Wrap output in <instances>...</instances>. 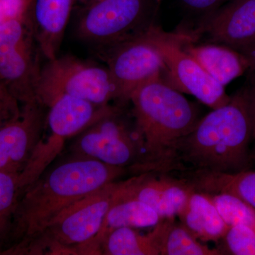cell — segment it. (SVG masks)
I'll use <instances>...</instances> for the list:
<instances>
[{
  "label": "cell",
  "mask_w": 255,
  "mask_h": 255,
  "mask_svg": "<svg viewBox=\"0 0 255 255\" xmlns=\"http://www.w3.org/2000/svg\"><path fill=\"white\" fill-rule=\"evenodd\" d=\"M127 168L75 157L42 174L20 193L1 254L16 255L73 203L126 173Z\"/></svg>",
  "instance_id": "1"
},
{
  "label": "cell",
  "mask_w": 255,
  "mask_h": 255,
  "mask_svg": "<svg viewBox=\"0 0 255 255\" xmlns=\"http://www.w3.org/2000/svg\"><path fill=\"white\" fill-rule=\"evenodd\" d=\"M253 127L246 87L199 119L178 142L173 171L236 173L251 169Z\"/></svg>",
  "instance_id": "2"
},
{
  "label": "cell",
  "mask_w": 255,
  "mask_h": 255,
  "mask_svg": "<svg viewBox=\"0 0 255 255\" xmlns=\"http://www.w3.org/2000/svg\"><path fill=\"white\" fill-rule=\"evenodd\" d=\"M128 102L141 151L140 159L130 169L135 175L170 173L178 142L200 119L197 108L182 92L160 78L137 87Z\"/></svg>",
  "instance_id": "3"
},
{
  "label": "cell",
  "mask_w": 255,
  "mask_h": 255,
  "mask_svg": "<svg viewBox=\"0 0 255 255\" xmlns=\"http://www.w3.org/2000/svg\"><path fill=\"white\" fill-rule=\"evenodd\" d=\"M119 184L110 183L73 203L18 255H90V245L100 233Z\"/></svg>",
  "instance_id": "4"
},
{
  "label": "cell",
  "mask_w": 255,
  "mask_h": 255,
  "mask_svg": "<svg viewBox=\"0 0 255 255\" xmlns=\"http://www.w3.org/2000/svg\"><path fill=\"white\" fill-rule=\"evenodd\" d=\"M158 3L157 0H95L82 11L77 35L98 54L155 26Z\"/></svg>",
  "instance_id": "5"
},
{
  "label": "cell",
  "mask_w": 255,
  "mask_h": 255,
  "mask_svg": "<svg viewBox=\"0 0 255 255\" xmlns=\"http://www.w3.org/2000/svg\"><path fill=\"white\" fill-rule=\"evenodd\" d=\"M37 102L47 105L55 97L69 95L99 106L119 102L108 68L71 55L47 60L40 68L35 89Z\"/></svg>",
  "instance_id": "6"
},
{
  "label": "cell",
  "mask_w": 255,
  "mask_h": 255,
  "mask_svg": "<svg viewBox=\"0 0 255 255\" xmlns=\"http://www.w3.org/2000/svg\"><path fill=\"white\" fill-rule=\"evenodd\" d=\"M37 49L28 16L0 23V80L20 105L37 102Z\"/></svg>",
  "instance_id": "7"
},
{
  "label": "cell",
  "mask_w": 255,
  "mask_h": 255,
  "mask_svg": "<svg viewBox=\"0 0 255 255\" xmlns=\"http://www.w3.org/2000/svg\"><path fill=\"white\" fill-rule=\"evenodd\" d=\"M148 33L164 60L172 87L182 93L194 96L212 110L230 100L231 96L226 94L225 87L183 48V32L167 33L155 25Z\"/></svg>",
  "instance_id": "8"
},
{
  "label": "cell",
  "mask_w": 255,
  "mask_h": 255,
  "mask_svg": "<svg viewBox=\"0 0 255 255\" xmlns=\"http://www.w3.org/2000/svg\"><path fill=\"white\" fill-rule=\"evenodd\" d=\"M71 151L75 157L125 168L133 167L141 155L134 122L129 124L119 106L78 134Z\"/></svg>",
  "instance_id": "9"
},
{
  "label": "cell",
  "mask_w": 255,
  "mask_h": 255,
  "mask_svg": "<svg viewBox=\"0 0 255 255\" xmlns=\"http://www.w3.org/2000/svg\"><path fill=\"white\" fill-rule=\"evenodd\" d=\"M148 31L97 54L107 64L120 103L128 102L132 92L150 80L160 78L169 83L165 64Z\"/></svg>",
  "instance_id": "10"
},
{
  "label": "cell",
  "mask_w": 255,
  "mask_h": 255,
  "mask_svg": "<svg viewBox=\"0 0 255 255\" xmlns=\"http://www.w3.org/2000/svg\"><path fill=\"white\" fill-rule=\"evenodd\" d=\"M47 114L39 102L21 104L19 114L0 125L1 172H22L46 130Z\"/></svg>",
  "instance_id": "11"
},
{
  "label": "cell",
  "mask_w": 255,
  "mask_h": 255,
  "mask_svg": "<svg viewBox=\"0 0 255 255\" xmlns=\"http://www.w3.org/2000/svg\"><path fill=\"white\" fill-rule=\"evenodd\" d=\"M187 33L193 41L219 43L246 53L255 47V0H230Z\"/></svg>",
  "instance_id": "12"
},
{
  "label": "cell",
  "mask_w": 255,
  "mask_h": 255,
  "mask_svg": "<svg viewBox=\"0 0 255 255\" xmlns=\"http://www.w3.org/2000/svg\"><path fill=\"white\" fill-rule=\"evenodd\" d=\"M193 191L182 178L167 173L147 172L119 182L115 198L142 201L155 210L162 219H166L177 216Z\"/></svg>",
  "instance_id": "13"
},
{
  "label": "cell",
  "mask_w": 255,
  "mask_h": 255,
  "mask_svg": "<svg viewBox=\"0 0 255 255\" xmlns=\"http://www.w3.org/2000/svg\"><path fill=\"white\" fill-rule=\"evenodd\" d=\"M74 0H33L28 18L40 52L47 60L58 57Z\"/></svg>",
  "instance_id": "14"
},
{
  "label": "cell",
  "mask_w": 255,
  "mask_h": 255,
  "mask_svg": "<svg viewBox=\"0 0 255 255\" xmlns=\"http://www.w3.org/2000/svg\"><path fill=\"white\" fill-rule=\"evenodd\" d=\"M183 33L184 50L223 87L248 71V60L241 52L219 43L192 41L185 32Z\"/></svg>",
  "instance_id": "15"
},
{
  "label": "cell",
  "mask_w": 255,
  "mask_h": 255,
  "mask_svg": "<svg viewBox=\"0 0 255 255\" xmlns=\"http://www.w3.org/2000/svg\"><path fill=\"white\" fill-rule=\"evenodd\" d=\"M193 190L207 194L228 193L238 196L255 209V170L236 173L187 170L182 173Z\"/></svg>",
  "instance_id": "16"
},
{
  "label": "cell",
  "mask_w": 255,
  "mask_h": 255,
  "mask_svg": "<svg viewBox=\"0 0 255 255\" xmlns=\"http://www.w3.org/2000/svg\"><path fill=\"white\" fill-rule=\"evenodd\" d=\"M179 221L199 241L219 242L228 226L209 194L194 191L177 215Z\"/></svg>",
  "instance_id": "17"
},
{
  "label": "cell",
  "mask_w": 255,
  "mask_h": 255,
  "mask_svg": "<svg viewBox=\"0 0 255 255\" xmlns=\"http://www.w3.org/2000/svg\"><path fill=\"white\" fill-rule=\"evenodd\" d=\"M162 219L155 210L142 201L114 198L113 204L106 216L100 233L90 244L92 254L100 255L99 243L106 233L112 230L123 227H154Z\"/></svg>",
  "instance_id": "18"
},
{
  "label": "cell",
  "mask_w": 255,
  "mask_h": 255,
  "mask_svg": "<svg viewBox=\"0 0 255 255\" xmlns=\"http://www.w3.org/2000/svg\"><path fill=\"white\" fill-rule=\"evenodd\" d=\"M175 217L162 219L150 233L159 255H222L194 237Z\"/></svg>",
  "instance_id": "19"
},
{
  "label": "cell",
  "mask_w": 255,
  "mask_h": 255,
  "mask_svg": "<svg viewBox=\"0 0 255 255\" xmlns=\"http://www.w3.org/2000/svg\"><path fill=\"white\" fill-rule=\"evenodd\" d=\"M100 255H159L150 233L142 235L132 228H118L106 233L99 243Z\"/></svg>",
  "instance_id": "20"
},
{
  "label": "cell",
  "mask_w": 255,
  "mask_h": 255,
  "mask_svg": "<svg viewBox=\"0 0 255 255\" xmlns=\"http://www.w3.org/2000/svg\"><path fill=\"white\" fill-rule=\"evenodd\" d=\"M209 195L228 227L245 225L255 230V209L246 201L228 193Z\"/></svg>",
  "instance_id": "21"
},
{
  "label": "cell",
  "mask_w": 255,
  "mask_h": 255,
  "mask_svg": "<svg viewBox=\"0 0 255 255\" xmlns=\"http://www.w3.org/2000/svg\"><path fill=\"white\" fill-rule=\"evenodd\" d=\"M18 196V174L0 171V246L9 232Z\"/></svg>",
  "instance_id": "22"
},
{
  "label": "cell",
  "mask_w": 255,
  "mask_h": 255,
  "mask_svg": "<svg viewBox=\"0 0 255 255\" xmlns=\"http://www.w3.org/2000/svg\"><path fill=\"white\" fill-rule=\"evenodd\" d=\"M221 255H255V230L245 225L228 227L220 240Z\"/></svg>",
  "instance_id": "23"
},
{
  "label": "cell",
  "mask_w": 255,
  "mask_h": 255,
  "mask_svg": "<svg viewBox=\"0 0 255 255\" xmlns=\"http://www.w3.org/2000/svg\"><path fill=\"white\" fill-rule=\"evenodd\" d=\"M33 0H0V23L26 18Z\"/></svg>",
  "instance_id": "24"
},
{
  "label": "cell",
  "mask_w": 255,
  "mask_h": 255,
  "mask_svg": "<svg viewBox=\"0 0 255 255\" xmlns=\"http://www.w3.org/2000/svg\"><path fill=\"white\" fill-rule=\"evenodd\" d=\"M188 9L199 15L200 18L212 14L230 0H181Z\"/></svg>",
  "instance_id": "25"
},
{
  "label": "cell",
  "mask_w": 255,
  "mask_h": 255,
  "mask_svg": "<svg viewBox=\"0 0 255 255\" xmlns=\"http://www.w3.org/2000/svg\"><path fill=\"white\" fill-rule=\"evenodd\" d=\"M20 104L11 95L4 84L0 80V113L18 114Z\"/></svg>",
  "instance_id": "26"
},
{
  "label": "cell",
  "mask_w": 255,
  "mask_h": 255,
  "mask_svg": "<svg viewBox=\"0 0 255 255\" xmlns=\"http://www.w3.org/2000/svg\"><path fill=\"white\" fill-rule=\"evenodd\" d=\"M250 113H251L253 134H252L251 157L253 166H255V82L248 81L246 86Z\"/></svg>",
  "instance_id": "27"
},
{
  "label": "cell",
  "mask_w": 255,
  "mask_h": 255,
  "mask_svg": "<svg viewBox=\"0 0 255 255\" xmlns=\"http://www.w3.org/2000/svg\"><path fill=\"white\" fill-rule=\"evenodd\" d=\"M243 54L246 55L249 64L246 73L248 74V81L255 82V47Z\"/></svg>",
  "instance_id": "28"
},
{
  "label": "cell",
  "mask_w": 255,
  "mask_h": 255,
  "mask_svg": "<svg viewBox=\"0 0 255 255\" xmlns=\"http://www.w3.org/2000/svg\"><path fill=\"white\" fill-rule=\"evenodd\" d=\"M18 114L0 113V125H1V124L4 123V122H6V121L9 120V119L13 118V117H16V116H17Z\"/></svg>",
  "instance_id": "29"
},
{
  "label": "cell",
  "mask_w": 255,
  "mask_h": 255,
  "mask_svg": "<svg viewBox=\"0 0 255 255\" xmlns=\"http://www.w3.org/2000/svg\"><path fill=\"white\" fill-rule=\"evenodd\" d=\"M95 1V0H74V1H77V2L80 3V4H83L84 6L92 3V1Z\"/></svg>",
  "instance_id": "30"
},
{
  "label": "cell",
  "mask_w": 255,
  "mask_h": 255,
  "mask_svg": "<svg viewBox=\"0 0 255 255\" xmlns=\"http://www.w3.org/2000/svg\"><path fill=\"white\" fill-rule=\"evenodd\" d=\"M157 1H161V0H157Z\"/></svg>",
  "instance_id": "31"
}]
</instances>
